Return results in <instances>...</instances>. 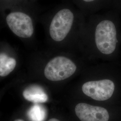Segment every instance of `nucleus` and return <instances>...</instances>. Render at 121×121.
<instances>
[{"label":"nucleus","instance_id":"nucleus-1","mask_svg":"<svg viewBox=\"0 0 121 121\" xmlns=\"http://www.w3.org/2000/svg\"><path fill=\"white\" fill-rule=\"evenodd\" d=\"M93 42L99 56L113 62L119 56L121 47V21L117 13L104 16L96 23Z\"/></svg>","mask_w":121,"mask_h":121},{"label":"nucleus","instance_id":"nucleus-2","mask_svg":"<svg viewBox=\"0 0 121 121\" xmlns=\"http://www.w3.org/2000/svg\"><path fill=\"white\" fill-rule=\"evenodd\" d=\"M121 76L113 66L107 76L101 79L88 81L82 86L83 93L92 99L105 101L114 95L121 82Z\"/></svg>","mask_w":121,"mask_h":121},{"label":"nucleus","instance_id":"nucleus-3","mask_svg":"<svg viewBox=\"0 0 121 121\" xmlns=\"http://www.w3.org/2000/svg\"><path fill=\"white\" fill-rule=\"evenodd\" d=\"M76 69L77 66L72 60L65 56H57L48 62L44 73L48 80L58 81L69 78Z\"/></svg>","mask_w":121,"mask_h":121},{"label":"nucleus","instance_id":"nucleus-4","mask_svg":"<svg viewBox=\"0 0 121 121\" xmlns=\"http://www.w3.org/2000/svg\"><path fill=\"white\" fill-rule=\"evenodd\" d=\"M74 15L69 9H61L52 18L49 27V33L52 39L61 41L69 33L73 24Z\"/></svg>","mask_w":121,"mask_h":121},{"label":"nucleus","instance_id":"nucleus-5","mask_svg":"<svg viewBox=\"0 0 121 121\" xmlns=\"http://www.w3.org/2000/svg\"><path fill=\"white\" fill-rule=\"evenodd\" d=\"M6 21L10 29L19 37L30 38L33 34L34 27L31 18L25 13H10L6 17Z\"/></svg>","mask_w":121,"mask_h":121},{"label":"nucleus","instance_id":"nucleus-6","mask_svg":"<svg viewBox=\"0 0 121 121\" xmlns=\"http://www.w3.org/2000/svg\"><path fill=\"white\" fill-rule=\"evenodd\" d=\"M75 112L81 121H109L110 114L106 108L85 103L77 104Z\"/></svg>","mask_w":121,"mask_h":121},{"label":"nucleus","instance_id":"nucleus-7","mask_svg":"<svg viewBox=\"0 0 121 121\" xmlns=\"http://www.w3.org/2000/svg\"><path fill=\"white\" fill-rule=\"evenodd\" d=\"M23 97L27 100L35 104L46 102L48 96L43 89L39 86H31L26 88L23 91Z\"/></svg>","mask_w":121,"mask_h":121},{"label":"nucleus","instance_id":"nucleus-8","mask_svg":"<svg viewBox=\"0 0 121 121\" xmlns=\"http://www.w3.org/2000/svg\"><path fill=\"white\" fill-rule=\"evenodd\" d=\"M16 65L14 58L8 56L4 52L0 54V76L5 77L10 73Z\"/></svg>","mask_w":121,"mask_h":121},{"label":"nucleus","instance_id":"nucleus-9","mask_svg":"<svg viewBox=\"0 0 121 121\" xmlns=\"http://www.w3.org/2000/svg\"><path fill=\"white\" fill-rule=\"evenodd\" d=\"M46 115L45 108L38 104L32 106L27 112V115L31 121H44Z\"/></svg>","mask_w":121,"mask_h":121},{"label":"nucleus","instance_id":"nucleus-10","mask_svg":"<svg viewBox=\"0 0 121 121\" xmlns=\"http://www.w3.org/2000/svg\"><path fill=\"white\" fill-rule=\"evenodd\" d=\"M48 121H60V120H58V119H57L56 118H51V119H49Z\"/></svg>","mask_w":121,"mask_h":121},{"label":"nucleus","instance_id":"nucleus-11","mask_svg":"<svg viewBox=\"0 0 121 121\" xmlns=\"http://www.w3.org/2000/svg\"><path fill=\"white\" fill-rule=\"evenodd\" d=\"M82 1L85 2H92L94 1L95 0H82Z\"/></svg>","mask_w":121,"mask_h":121},{"label":"nucleus","instance_id":"nucleus-12","mask_svg":"<svg viewBox=\"0 0 121 121\" xmlns=\"http://www.w3.org/2000/svg\"><path fill=\"white\" fill-rule=\"evenodd\" d=\"M14 121H23V120H22V119H16V120H15Z\"/></svg>","mask_w":121,"mask_h":121}]
</instances>
